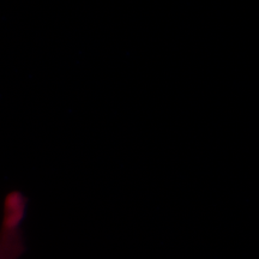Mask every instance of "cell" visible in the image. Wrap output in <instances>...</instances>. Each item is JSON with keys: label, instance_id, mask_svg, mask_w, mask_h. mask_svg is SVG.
<instances>
[{"label": "cell", "instance_id": "6da1fadb", "mask_svg": "<svg viewBox=\"0 0 259 259\" xmlns=\"http://www.w3.org/2000/svg\"><path fill=\"white\" fill-rule=\"evenodd\" d=\"M28 198L21 191H11L3 203L0 221V259H21L27 246L23 223Z\"/></svg>", "mask_w": 259, "mask_h": 259}]
</instances>
